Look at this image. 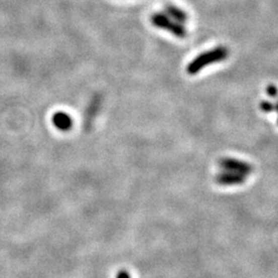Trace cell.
<instances>
[{
    "label": "cell",
    "instance_id": "obj_1",
    "mask_svg": "<svg viewBox=\"0 0 278 278\" xmlns=\"http://www.w3.org/2000/svg\"><path fill=\"white\" fill-rule=\"evenodd\" d=\"M228 56H229V50L226 48V46H223V45L217 46V48L199 55L193 61H191L187 66V73L190 76L197 75L206 66L222 62Z\"/></svg>",
    "mask_w": 278,
    "mask_h": 278
},
{
    "label": "cell",
    "instance_id": "obj_2",
    "mask_svg": "<svg viewBox=\"0 0 278 278\" xmlns=\"http://www.w3.org/2000/svg\"><path fill=\"white\" fill-rule=\"evenodd\" d=\"M151 23L155 27L159 29H163L171 33L175 37L184 38L188 35V31L184 28V26L180 24V23L171 19L170 17H168L165 13L153 14L151 17Z\"/></svg>",
    "mask_w": 278,
    "mask_h": 278
},
{
    "label": "cell",
    "instance_id": "obj_3",
    "mask_svg": "<svg viewBox=\"0 0 278 278\" xmlns=\"http://www.w3.org/2000/svg\"><path fill=\"white\" fill-rule=\"evenodd\" d=\"M220 166L226 171L239 173L245 176L249 175L253 171L252 165L247 163V162L240 161L234 158H223L220 161Z\"/></svg>",
    "mask_w": 278,
    "mask_h": 278
},
{
    "label": "cell",
    "instance_id": "obj_4",
    "mask_svg": "<svg viewBox=\"0 0 278 278\" xmlns=\"http://www.w3.org/2000/svg\"><path fill=\"white\" fill-rule=\"evenodd\" d=\"M216 180L219 184H222V185H239L244 183V181L246 180V176L235 172L225 171V172L219 173L216 176Z\"/></svg>",
    "mask_w": 278,
    "mask_h": 278
},
{
    "label": "cell",
    "instance_id": "obj_5",
    "mask_svg": "<svg viewBox=\"0 0 278 278\" xmlns=\"http://www.w3.org/2000/svg\"><path fill=\"white\" fill-rule=\"evenodd\" d=\"M52 122L54 126L61 131H69L73 128V125H74V121L71 115L62 111H58L54 113Z\"/></svg>",
    "mask_w": 278,
    "mask_h": 278
},
{
    "label": "cell",
    "instance_id": "obj_6",
    "mask_svg": "<svg viewBox=\"0 0 278 278\" xmlns=\"http://www.w3.org/2000/svg\"><path fill=\"white\" fill-rule=\"evenodd\" d=\"M164 12L168 17H170L174 21L180 23V24H184V23L189 20L188 14L185 13L182 9H180L174 5H167L165 7Z\"/></svg>",
    "mask_w": 278,
    "mask_h": 278
},
{
    "label": "cell",
    "instance_id": "obj_7",
    "mask_svg": "<svg viewBox=\"0 0 278 278\" xmlns=\"http://www.w3.org/2000/svg\"><path fill=\"white\" fill-rule=\"evenodd\" d=\"M260 109L264 112H273L276 109V105L271 101H262L260 103Z\"/></svg>",
    "mask_w": 278,
    "mask_h": 278
},
{
    "label": "cell",
    "instance_id": "obj_8",
    "mask_svg": "<svg viewBox=\"0 0 278 278\" xmlns=\"http://www.w3.org/2000/svg\"><path fill=\"white\" fill-rule=\"evenodd\" d=\"M267 94L268 96L275 98L277 95V88L274 85H269L267 87Z\"/></svg>",
    "mask_w": 278,
    "mask_h": 278
},
{
    "label": "cell",
    "instance_id": "obj_9",
    "mask_svg": "<svg viewBox=\"0 0 278 278\" xmlns=\"http://www.w3.org/2000/svg\"><path fill=\"white\" fill-rule=\"evenodd\" d=\"M117 278H131V276H130V274H129L127 271L122 270V271H120V272L118 273Z\"/></svg>",
    "mask_w": 278,
    "mask_h": 278
}]
</instances>
